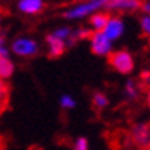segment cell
<instances>
[{
	"label": "cell",
	"mask_w": 150,
	"mask_h": 150,
	"mask_svg": "<svg viewBox=\"0 0 150 150\" xmlns=\"http://www.w3.org/2000/svg\"><path fill=\"white\" fill-rule=\"evenodd\" d=\"M126 93H127L130 98H135L136 95H138V91H136L135 86H133V81H129V83H127V86H126Z\"/></svg>",
	"instance_id": "obj_18"
},
{
	"label": "cell",
	"mask_w": 150,
	"mask_h": 150,
	"mask_svg": "<svg viewBox=\"0 0 150 150\" xmlns=\"http://www.w3.org/2000/svg\"><path fill=\"white\" fill-rule=\"evenodd\" d=\"M46 43L49 47V55L51 57H60L64 52V40H61L58 37H55L54 34H49L46 37Z\"/></svg>",
	"instance_id": "obj_8"
},
{
	"label": "cell",
	"mask_w": 150,
	"mask_h": 150,
	"mask_svg": "<svg viewBox=\"0 0 150 150\" xmlns=\"http://www.w3.org/2000/svg\"><path fill=\"white\" fill-rule=\"evenodd\" d=\"M11 49L12 52L18 57H23V58H31L34 55H37L38 52V45L35 40L28 38V37H20L16 38L11 45Z\"/></svg>",
	"instance_id": "obj_1"
},
{
	"label": "cell",
	"mask_w": 150,
	"mask_h": 150,
	"mask_svg": "<svg viewBox=\"0 0 150 150\" xmlns=\"http://www.w3.org/2000/svg\"><path fill=\"white\" fill-rule=\"evenodd\" d=\"M12 74H14V63L8 58V55L0 57V77L6 80Z\"/></svg>",
	"instance_id": "obj_10"
},
{
	"label": "cell",
	"mask_w": 150,
	"mask_h": 150,
	"mask_svg": "<svg viewBox=\"0 0 150 150\" xmlns=\"http://www.w3.org/2000/svg\"><path fill=\"white\" fill-rule=\"evenodd\" d=\"M60 106L63 109H74L75 107V101L71 95H63L60 98Z\"/></svg>",
	"instance_id": "obj_14"
},
{
	"label": "cell",
	"mask_w": 150,
	"mask_h": 150,
	"mask_svg": "<svg viewBox=\"0 0 150 150\" xmlns=\"http://www.w3.org/2000/svg\"><path fill=\"white\" fill-rule=\"evenodd\" d=\"M3 55H8V49L5 47V45H0V57Z\"/></svg>",
	"instance_id": "obj_19"
},
{
	"label": "cell",
	"mask_w": 150,
	"mask_h": 150,
	"mask_svg": "<svg viewBox=\"0 0 150 150\" xmlns=\"http://www.w3.org/2000/svg\"><path fill=\"white\" fill-rule=\"evenodd\" d=\"M107 103H109V100H107V97L104 93H101V92H97L93 95V104L97 106L98 109H103V107H106L107 106Z\"/></svg>",
	"instance_id": "obj_13"
},
{
	"label": "cell",
	"mask_w": 150,
	"mask_h": 150,
	"mask_svg": "<svg viewBox=\"0 0 150 150\" xmlns=\"http://www.w3.org/2000/svg\"><path fill=\"white\" fill-rule=\"evenodd\" d=\"M107 20H109V16L98 12V14H93V16L91 17V25H92V28H93L95 31H103L104 26H106V23H107Z\"/></svg>",
	"instance_id": "obj_11"
},
{
	"label": "cell",
	"mask_w": 150,
	"mask_h": 150,
	"mask_svg": "<svg viewBox=\"0 0 150 150\" xmlns=\"http://www.w3.org/2000/svg\"><path fill=\"white\" fill-rule=\"evenodd\" d=\"M107 6L118 11H135L141 6V2L139 0H113V2L107 3Z\"/></svg>",
	"instance_id": "obj_9"
},
{
	"label": "cell",
	"mask_w": 150,
	"mask_h": 150,
	"mask_svg": "<svg viewBox=\"0 0 150 150\" xmlns=\"http://www.w3.org/2000/svg\"><path fill=\"white\" fill-rule=\"evenodd\" d=\"M142 8H144V11L147 12V14H150V2H147L144 6H142Z\"/></svg>",
	"instance_id": "obj_21"
},
{
	"label": "cell",
	"mask_w": 150,
	"mask_h": 150,
	"mask_svg": "<svg viewBox=\"0 0 150 150\" xmlns=\"http://www.w3.org/2000/svg\"><path fill=\"white\" fill-rule=\"evenodd\" d=\"M92 2H97L100 6H103V5H107V3H110L113 2V0H92Z\"/></svg>",
	"instance_id": "obj_20"
},
{
	"label": "cell",
	"mask_w": 150,
	"mask_h": 150,
	"mask_svg": "<svg viewBox=\"0 0 150 150\" xmlns=\"http://www.w3.org/2000/svg\"><path fill=\"white\" fill-rule=\"evenodd\" d=\"M0 25H2V14H0Z\"/></svg>",
	"instance_id": "obj_25"
},
{
	"label": "cell",
	"mask_w": 150,
	"mask_h": 150,
	"mask_svg": "<svg viewBox=\"0 0 150 150\" xmlns=\"http://www.w3.org/2000/svg\"><path fill=\"white\" fill-rule=\"evenodd\" d=\"M71 29L69 28H60V29H57V31H54L52 34H54V35H55V37H58V38H61V40H64V42H66V40L67 38H69V35H71Z\"/></svg>",
	"instance_id": "obj_15"
},
{
	"label": "cell",
	"mask_w": 150,
	"mask_h": 150,
	"mask_svg": "<svg viewBox=\"0 0 150 150\" xmlns=\"http://www.w3.org/2000/svg\"><path fill=\"white\" fill-rule=\"evenodd\" d=\"M0 45H5V37L0 34Z\"/></svg>",
	"instance_id": "obj_23"
},
{
	"label": "cell",
	"mask_w": 150,
	"mask_h": 150,
	"mask_svg": "<svg viewBox=\"0 0 150 150\" xmlns=\"http://www.w3.org/2000/svg\"><path fill=\"white\" fill-rule=\"evenodd\" d=\"M8 93H9V91L5 83V78L0 77V113L5 110L6 103H8Z\"/></svg>",
	"instance_id": "obj_12"
},
{
	"label": "cell",
	"mask_w": 150,
	"mask_h": 150,
	"mask_svg": "<svg viewBox=\"0 0 150 150\" xmlns=\"http://www.w3.org/2000/svg\"><path fill=\"white\" fill-rule=\"evenodd\" d=\"M109 64L121 74H129L133 69V57L126 51H117L109 54Z\"/></svg>",
	"instance_id": "obj_2"
},
{
	"label": "cell",
	"mask_w": 150,
	"mask_h": 150,
	"mask_svg": "<svg viewBox=\"0 0 150 150\" xmlns=\"http://www.w3.org/2000/svg\"><path fill=\"white\" fill-rule=\"evenodd\" d=\"M147 101H149V106H150V92H149V95H147Z\"/></svg>",
	"instance_id": "obj_24"
},
{
	"label": "cell",
	"mask_w": 150,
	"mask_h": 150,
	"mask_svg": "<svg viewBox=\"0 0 150 150\" xmlns=\"http://www.w3.org/2000/svg\"><path fill=\"white\" fill-rule=\"evenodd\" d=\"M92 52L95 55H109L112 52V40L103 31H97L92 35Z\"/></svg>",
	"instance_id": "obj_4"
},
{
	"label": "cell",
	"mask_w": 150,
	"mask_h": 150,
	"mask_svg": "<svg viewBox=\"0 0 150 150\" xmlns=\"http://www.w3.org/2000/svg\"><path fill=\"white\" fill-rule=\"evenodd\" d=\"M101 6L97 3V2H92V0H89V2H84V3H78L72 6L71 9H67L64 12V17L69 18V20H77V18H83L86 16H89L91 12H95L97 9H100Z\"/></svg>",
	"instance_id": "obj_3"
},
{
	"label": "cell",
	"mask_w": 150,
	"mask_h": 150,
	"mask_svg": "<svg viewBox=\"0 0 150 150\" xmlns=\"http://www.w3.org/2000/svg\"><path fill=\"white\" fill-rule=\"evenodd\" d=\"M75 147L74 149H77V150H87L89 149V142H87L86 138H78L77 141H75Z\"/></svg>",
	"instance_id": "obj_17"
},
{
	"label": "cell",
	"mask_w": 150,
	"mask_h": 150,
	"mask_svg": "<svg viewBox=\"0 0 150 150\" xmlns=\"http://www.w3.org/2000/svg\"><path fill=\"white\" fill-rule=\"evenodd\" d=\"M141 28H142L146 35L150 37V14H147V16H144L141 18Z\"/></svg>",
	"instance_id": "obj_16"
},
{
	"label": "cell",
	"mask_w": 150,
	"mask_h": 150,
	"mask_svg": "<svg viewBox=\"0 0 150 150\" xmlns=\"http://www.w3.org/2000/svg\"><path fill=\"white\" fill-rule=\"evenodd\" d=\"M132 136H133V141L136 142L138 146H149L150 144V130L149 127L144 126V124H138L133 127V132H132Z\"/></svg>",
	"instance_id": "obj_7"
},
{
	"label": "cell",
	"mask_w": 150,
	"mask_h": 150,
	"mask_svg": "<svg viewBox=\"0 0 150 150\" xmlns=\"http://www.w3.org/2000/svg\"><path fill=\"white\" fill-rule=\"evenodd\" d=\"M142 80H150V72H142Z\"/></svg>",
	"instance_id": "obj_22"
},
{
	"label": "cell",
	"mask_w": 150,
	"mask_h": 150,
	"mask_svg": "<svg viewBox=\"0 0 150 150\" xmlns=\"http://www.w3.org/2000/svg\"><path fill=\"white\" fill-rule=\"evenodd\" d=\"M17 6L23 14H38L40 11H43L45 3L43 0H18Z\"/></svg>",
	"instance_id": "obj_6"
},
{
	"label": "cell",
	"mask_w": 150,
	"mask_h": 150,
	"mask_svg": "<svg viewBox=\"0 0 150 150\" xmlns=\"http://www.w3.org/2000/svg\"><path fill=\"white\" fill-rule=\"evenodd\" d=\"M103 32L112 40V42L113 40H118L122 35V32H124V23H122V20L118 18V17H112V18L109 17Z\"/></svg>",
	"instance_id": "obj_5"
}]
</instances>
